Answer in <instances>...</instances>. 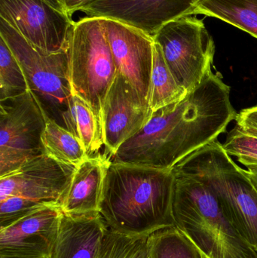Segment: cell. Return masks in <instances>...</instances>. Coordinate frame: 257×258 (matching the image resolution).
Returning a JSON list of instances; mask_svg holds the SVG:
<instances>
[{
    "mask_svg": "<svg viewBox=\"0 0 257 258\" xmlns=\"http://www.w3.org/2000/svg\"><path fill=\"white\" fill-rule=\"evenodd\" d=\"M230 88L211 71L178 102L152 112L147 122L124 144L133 165L170 170L226 132L235 119Z\"/></svg>",
    "mask_w": 257,
    "mask_h": 258,
    "instance_id": "6da1fadb",
    "label": "cell"
},
{
    "mask_svg": "<svg viewBox=\"0 0 257 258\" xmlns=\"http://www.w3.org/2000/svg\"><path fill=\"white\" fill-rule=\"evenodd\" d=\"M175 174L161 170L112 162L99 206L109 229L129 236H147L175 227Z\"/></svg>",
    "mask_w": 257,
    "mask_h": 258,
    "instance_id": "7a4b0ae2",
    "label": "cell"
},
{
    "mask_svg": "<svg viewBox=\"0 0 257 258\" xmlns=\"http://www.w3.org/2000/svg\"><path fill=\"white\" fill-rule=\"evenodd\" d=\"M173 215L175 227L208 258H257L215 194L199 180L175 174Z\"/></svg>",
    "mask_w": 257,
    "mask_h": 258,
    "instance_id": "3957f363",
    "label": "cell"
},
{
    "mask_svg": "<svg viewBox=\"0 0 257 258\" xmlns=\"http://www.w3.org/2000/svg\"><path fill=\"white\" fill-rule=\"evenodd\" d=\"M172 170L175 174L207 185L241 237L257 251L256 190L246 171L234 162L217 140L196 150Z\"/></svg>",
    "mask_w": 257,
    "mask_h": 258,
    "instance_id": "277c9868",
    "label": "cell"
},
{
    "mask_svg": "<svg viewBox=\"0 0 257 258\" xmlns=\"http://www.w3.org/2000/svg\"><path fill=\"white\" fill-rule=\"evenodd\" d=\"M67 51L72 93L89 104L103 128V109L117 68L102 18L73 21Z\"/></svg>",
    "mask_w": 257,
    "mask_h": 258,
    "instance_id": "5b68a950",
    "label": "cell"
},
{
    "mask_svg": "<svg viewBox=\"0 0 257 258\" xmlns=\"http://www.w3.org/2000/svg\"><path fill=\"white\" fill-rule=\"evenodd\" d=\"M0 37L19 62L29 90L48 119L68 130L73 93L69 77L67 50L48 53L29 43L0 18Z\"/></svg>",
    "mask_w": 257,
    "mask_h": 258,
    "instance_id": "8992f818",
    "label": "cell"
},
{
    "mask_svg": "<svg viewBox=\"0 0 257 258\" xmlns=\"http://www.w3.org/2000/svg\"><path fill=\"white\" fill-rule=\"evenodd\" d=\"M75 168L45 153L0 177V228L40 208L60 207Z\"/></svg>",
    "mask_w": 257,
    "mask_h": 258,
    "instance_id": "52a82bcc",
    "label": "cell"
},
{
    "mask_svg": "<svg viewBox=\"0 0 257 258\" xmlns=\"http://www.w3.org/2000/svg\"><path fill=\"white\" fill-rule=\"evenodd\" d=\"M153 39L177 82L187 92L212 71L215 44L202 20L193 15L176 18L163 25Z\"/></svg>",
    "mask_w": 257,
    "mask_h": 258,
    "instance_id": "ba28073f",
    "label": "cell"
},
{
    "mask_svg": "<svg viewBox=\"0 0 257 258\" xmlns=\"http://www.w3.org/2000/svg\"><path fill=\"white\" fill-rule=\"evenodd\" d=\"M46 119L30 90L0 101V177L45 154Z\"/></svg>",
    "mask_w": 257,
    "mask_h": 258,
    "instance_id": "9c48e42d",
    "label": "cell"
},
{
    "mask_svg": "<svg viewBox=\"0 0 257 258\" xmlns=\"http://www.w3.org/2000/svg\"><path fill=\"white\" fill-rule=\"evenodd\" d=\"M0 18L42 51L67 50L73 21L45 0H0Z\"/></svg>",
    "mask_w": 257,
    "mask_h": 258,
    "instance_id": "30bf717a",
    "label": "cell"
},
{
    "mask_svg": "<svg viewBox=\"0 0 257 258\" xmlns=\"http://www.w3.org/2000/svg\"><path fill=\"white\" fill-rule=\"evenodd\" d=\"M152 113L148 101L117 71L103 109L107 154L111 158L125 141L144 126Z\"/></svg>",
    "mask_w": 257,
    "mask_h": 258,
    "instance_id": "8fae6325",
    "label": "cell"
},
{
    "mask_svg": "<svg viewBox=\"0 0 257 258\" xmlns=\"http://www.w3.org/2000/svg\"><path fill=\"white\" fill-rule=\"evenodd\" d=\"M62 215L60 206H47L0 228V257L50 258Z\"/></svg>",
    "mask_w": 257,
    "mask_h": 258,
    "instance_id": "7c38bea8",
    "label": "cell"
},
{
    "mask_svg": "<svg viewBox=\"0 0 257 258\" xmlns=\"http://www.w3.org/2000/svg\"><path fill=\"white\" fill-rule=\"evenodd\" d=\"M101 18L118 72L149 103L154 39L125 23Z\"/></svg>",
    "mask_w": 257,
    "mask_h": 258,
    "instance_id": "4fadbf2b",
    "label": "cell"
},
{
    "mask_svg": "<svg viewBox=\"0 0 257 258\" xmlns=\"http://www.w3.org/2000/svg\"><path fill=\"white\" fill-rule=\"evenodd\" d=\"M196 0H92V15L112 18L154 39L164 24L189 15Z\"/></svg>",
    "mask_w": 257,
    "mask_h": 258,
    "instance_id": "5bb4252c",
    "label": "cell"
},
{
    "mask_svg": "<svg viewBox=\"0 0 257 258\" xmlns=\"http://www.w3.org/2000/svg\"><path fill=\"white\" fill-rule=\"evenodd\" d=\"M108 226L99 212H63L50 258H99Z\"/></svg>",
    "mask_w": 257,
    "mask_h": 258,
    "instance_id": "9a60e30c",
    "label": "cell"
},
{
    "mask_svg": "<svg viewBox=\"0 0 257 258\" xmlns=\"http://www.w3.org/2000/svg\"><path fill=\"white\" fill-rule=\"evenodd\" d=\"M111 163L107 155H95L88 156L76 167L60 205L63 213L99 212L106 177Z\"/></svg>",
    "mask_w": 257,
    "mask_h": 258,
    "instance_id": "2e32d148",
    "label": "cell"
},
{
    "mask_svg": "<svg viewBox=\"0 0 257 258\" xmlns=\"http://www.w3.org/2000/svg\"><path fill=\"white\" fill-rule=\"evenodd\" d=\"M218 18L257 39V0H196L189 15Z\"/></svg>",
    "mask_w": 257,
    "mask_h": 258,
    "instance_id": "e0dca14e",
    "label": "cell"
},
{
    "mask_svg": "<svg viewBox=\"0 0 257 258\" xmlns=\"http://www.w3.org/2000/svg\"><path fill=\"white\" fill-rule=\"evenodd\" d=\"M188 92L180 86L169 69L161 47L154 42L153 64L151 74L149 104L152 112L178 102Z\"/></svg>",
    "mask_w": 257,
    "mask_h": 258,
    "instance_id": "ac0fdd59",
    "label": "cell"
},
{
    "mask_svg": "<svg viewBox=\"0 0 257 258\" xmlns=\"http://www.w3.org/2000/svg\"><path fill=\"white\" fill-rule=\"evenodd\" d=\"M42 140L45 153L66 165L77 167L89 156L79 138L48 118Z\"/></svg>",
    "mask_w": 257,
    "mask_h": 258,
    "instance_id": "d6986e66",
    "label": "cell"
},
{
    "mask_svg": "<svg viewBox=\"0 0 257 258\" xmlns=\"http://www.w3.org/2000/svg\"><path fill=\"white\" fill-rule=\"evenodd\" d=\"M68 130L79 138L89 156L96 153L104 145V132L89 104L73 95Z\"/></svg>",
    "mask_w": 257,
    "mask_h": 258,
    "instance_id": "ffe728a7",
    "label": "cell"
},
{
    "mask_svg": "<svg viewBox=\"0 0 257 258\" xmlns=\"http://www.w3.org/2000/svg\"><path fill=\"white\" fill-rule=\"evenodd\" d=\"M147 242L150 258H202L199 248L176 227L152 233Z\"/></svg>",
    "mask_w": 257,
    "mask_h": 258,
    "instance_id": "44dd1931",
    "label": "cell"
},
{
    "mask_svg": "<svg viewBox=\"0 0 257 258\" xmlns=\"http://www.w3.org/2000/svg\"><path fill=\"white\" fill-rule=\"evenodd\" d=\"M22 68L4 39L0 37V101L28 92Z\"/></svg>",
    "mask_w": 257,
    "mask_h": 258,
    "instance_id": "7402d4cb",
    "label": "cell"
},
{
    "mask_svg": "<svg viewBox=\"0 0 257 258\" xmlns=\"http://www.w3.org/2000/svg\"><path fill=\"white\" fill-rule=\"evenodd\" d=\"M147 236H129L108 229L99 258H150Z\"/></svg>",
    "mask_w": 257,
    "mask_h": 258,
    "instance_id": "603a6c76",
    "label": "cell"
},
{
    "mask_svg": "<svg viewBox=\"0 0 257 258\" xmlns=\"http://www.w3.org/2000/svg\"><path fill=\"white\" fill-rule=\"evenodd\" d=\"M229 156H233L246 167L257 165V137L248 135L235 125L222 144Z\"/></svg>",
    "mask_w": 257,
    "mask_h": 258,
    "instance_id": "cb8c5ba5",
    "label": "cell"
},
{
    "mask_svg": "<svg viewBox=\"0 0 257 258\" xmlns=\"http://www.w3.org/2000/svg\"><path fill=\"white\" fill-rule=\"evenodd\" d=\"M235 121L240 130L257 137V105L241 110L237 114Z\"/></svg>",
    "mask_w": 257,
    "mask_h": 258,
    "instance_id": "d4e9b609",
    "label": "cell"
},
{
    "mask_svg": "<svg viewBox=\"0 0 257 258\" xmlns=\"http://www.w3.org/2000/svg\"><path fill=\"white\" fill-rule=\"evenodd\" d=\"M90 0H63L65 12L71 18L75 12H78Z\"/></svg>",
    "mask_w": 257,
    "mask_h": 258,
    "instance_id": "484cf974",
    "label": "cell"
},
{
    "mask_svg": "<svg viewBox=\"0 0 257 258\" xmlns=\"http://www.w3.org/2000/svg\"><path fill=\"white\" fill-rule=\"evenodd\" d=\"M247 168L246 174L257 192V165H248Z\"/></svg>",
    "mask_w": 257,
    "mask_h": 258,
    "instance_id": "4316f807",
    "label": "cell"
},
{
    "mask_svg": "<svg viewBox=\"0 0 257 258\" xmlns=\"http://www.w3.org/2000/svg\"><path fill=\"white\" fill-rule=\"evenodd\" d=\"M47 3H49L51 6L57 9V10L60 11V12H65L64 7H63V0H45ZM67 15V14H66Z\"/></svg>",
    "mask_w": 257,
    "mask_h": 258,
    "instance_id": "83f0119b",
    "label": "cell"
},
{
    "mask_svg": "<svg viewBox=\"0 0 257 258\" xmlns=\"http://www.w3.org/2000/svg\"><path fill=\"white\" fill-rule=\"evenodd\" d=\"M201 254H202V258H208V257H207L206 255H205V254H204L203 253L201 252Z\"/></svg>",
    "mask_w": 257,
    "mask_h": 258,
    "instance_id": "f1b7e54d",
    "label": "cell"
},
{
    "mask_svg": "<svg viewBox=\"0 0 257 258\" xmlns=\"http://www.w3.org/2000/svg\"><path fill=\"white\" fill-rule=\"evenodd\" d=\"M0 258H10V257H0Z\"/></svg>",
    "mask_w": 257,
    "mask_h": 258,
    "instance_id": "f546056e",
    "label": "cell"
}]
</instances>
